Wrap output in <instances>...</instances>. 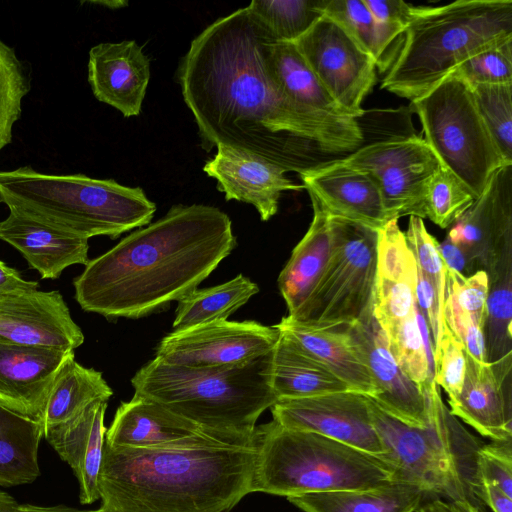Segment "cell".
<instances>
[{
  "label": "cell",
  "instance_id": "cell-36",
  "mask_svg": "<svg viewBox=\"0 0 512 512\" xmlns=\"http://www.w3.org/2000/svg\"><path fill=\"white\" fill-rule=\"evenodd\" d=\"M487 318L489 339L485 342L490 364L511 360V252L503 254L490 267Z\"/></svg>",
  "mask_w": 512,
  "mask_h": 512
},
{
  "label": "cell",
  "instance_id": "cell-45",
  "mask_svg": "<svg viewBox=\"0 0 512 512\" xmlns=\"http://www.w3.org/2000/svg\"><path fill=\"white\" fill-rule=\"evenodd\" d=\"M434 381L453 400L461 391L466 372V352L461 342L444 326L438 347L433 353Z\"/></svg>",
  "mask_w": 512,
  "mask_h": 512
},
{
  "label": "cell",
  "instance_id": "cell-46",
  "mask_svg": "<svg viewBox=\"0 0 512 512\" xmlns=\"http://www.w3.org/2000/svg\"><path fill=\"white\" fill-rule=\"evenodd\" d=\"M476 467L479 484L495 485L512 498L511 440L481 445L477 452Z\"/></svg>",
  "mask_w": 512,
  "mask_h": 512
},
{
  "label": "cell",
  "instance_id": "cell-43",
  "mask_svg": "<svg viewBox=\"0 0 512 512\" xmlns=\"http://www.w3.org/2000/svg\"><path fill=\"white\" fill-rule=\"evenodd\" d=\"M414 254L418 271L433 287L441 309L444 311L447 267L439 251V243L427 231L423 219L410 216L404 233Z\"/></svg>",
  "mask_w": 512,
  "mask_h": 512
},
{
  "label": "cell",
  "instance_id": "cell-5",
  "mask_svg": "<svg viewBox=\"0 0 512 512\" xmlns=\"http://www.w3.org/2000/svg\"><path fill=\"white\" fill-rule=\"evenodd\" d=\"M512 38L511 0H458L415 6L381 88L411 102L478 51Z\"/></svg>",
  "mask_w": 512,
  "mask_h": 512
},
{
  "label": "cell",
  "instance_id": "cell-31",
  "mask_svg": "<svg viewBox=\"0 0 512 512\" xmlns=\"http://www.w3.org/2000/svg\"><path fill=\"white\" fill-rule=\"evenodd\" d=\"M113 391L102 373L79 364L70 357L57 373L40 419L43 433L70 421L97 401H107Z\"/></svg>",
  "mask_w": 512,
  "mask_h": 512
},
{
  "label": "cell",
  "instance_id": "cell-35",
  "mask_svg": "<svg viewBox=\"0 0 512 512\" xmlns=\"http://www.w3.org/2000/svg\"><path fill=\"white\" fill-rule=\"evenodd\" d=\"M322 14L341 27L379 71L390 68L387 55L399 37L376 22L363 0H326Z\"/></svg>",
  "mask_w": 512,
  "mask_h": 512
},
{
  "label": "cell",
  "instance_id": "cell-9",
  "mask_svg": "<svg viewBox=\"0 0 512 512\" xmlns=\"http://www.w3.org/2000/svg\"><path fill=\"white\" fill-rule=\"evenodd\" d=\"M411 104L423 139L441 165L478 198L491 175L508 164L478 111L470 86L450 74Z\"/></svg>",
  "mask_w": 512,
  "mask_h": 512
},
{
  "label": "cell",
  "instance_id": "cell-3",
  "mask_svg": "<svg viewBox=\"0 0 512 512\" xmlns=\"http://www.w3.org/2000/svg\"><path fill=\"white\" fill-rule=\"evenodd\" d=\"M256 447L201 433L134 449L105 443L94 512H229L253 493Z\"/></svg>",
  "mask_w": 512,
  "mask_h": 512
},
{
  "label": "cell",
  "instance_id": "cell-1",
  "mask_svg": "<svg viewBox=\"0 0 512 512\" xmlns=\"http://www.w3.org/2000/svg\"><path fill=\"white\" fill-rule=\"evenodd\" d=\"M274 39L247 6L191 42L178 80L203 147L236 149L298 173L312 167L309 143L328 153L361 147L357 119L304 108L283 93L269 65Z\"/></svg>",
  "mask_w": 512,
  "mask_h": 512
},
{
  "label": "cell",
  "instance_id": "cell-18",
  "mask_svg": "<svg viewBox=\"0 0 512 512\" xmlns=\"http://www.w3.org/2000/svg\"><path fill=\"white\" fill-rule=\"evenodd\" d=\"M299 175L309 196L314 197L331 218L375 231L390 221L379 188L367 173L336 160L314 165Z\"/></svg>",
  "mask_w": 512,
  "mask_h": 512
},
{
  "label": "cell",
  "instance_id": "cell-44",
  "mask_svg": "<svg viewBox=\"0 0 512 512\" xmlns=\"http://www.w3.org/2000/svg\"><path fill=\"white\" fill-rule=\"evenodd\" d=\"M489 277L485 270L465 276L447 267L446 296L461 311L486 325Z\"/></svg>",
  "mask_w": 512,
  "mask_h": 512
},
{
  "label": "cell",
  "instance_id": "cell-17",
  "mask_svg": "<svg viewBox=\"0 0 512 512\" xmlns=\"http://www.w3.org/2000/svg\"><path fill=\"white\" fill-rule=\"evenodd\" d=\"M512 230V165L497 169L474 203L453 223L448 238L489 266L508 246Z\"/></svg>",
  "mask_w": 512,
  "mask_h": 512
},
{
  "label": "cell",
  "instance_id": "cell-33",
  "mask_svg": "<svg viewBox=\"0 0 512 512\" xmlns=\"http://www.w3.org/2000/svg\"><path fill=\"white\" fill-rule=\"evenodd\" d=\"M268 58L275 81L293 102L313 111L349 117L324 89L293 42L274 39Z\"/></svg>",
  "mask_w": 512,
  "mask_h": 512
},
{
  "label": "cell",
  "instance_id": "cell-34",
  "mask_svg": "<svg viewBox=\"0 0 512 512\" xmlns=\"http://www.w3.org/2000/svg\"><path fill=\"white\" fill-rule=\"evenodd\" d=\"M258 292V285L242 274L213 287L197 288L178 301L173 328L182 330L216 320H227Z\"/></svg>",
  "mask_w": 512,
  "mask_h": 512
},
{
  "label": "cell",
  "instance_id": "cell-21",
  "mask_svg": "<svg viewBox=\"0 0 512 512\" xmlns=\"http://www.w3.org/2000/svg\"><path fill=\"white\" fill-rule=\"evenodd\" d=\"M203 171L217 180V188L226 200L253 205L263 221L278 211L281 193L305 189L286 177L282 167L255 155L228 147H217L215 156Z\"/></svg>",
  "mask_w": 512,
  "mask_h": 512
},
{
  "label": "cell",
  "instance_id": "cell-54",
  "mask_svg": "<svg viewBox=\"0 0 512 512\" xmlns=\"http://www.w3.org/2000/svg\"><path fill=\"white\" fill-rule=\"evenodd\" d=\"M10 512H94L93 510H78L64 505L38 506L33 504L13 503Z\"/></svg>",
  "mask_w": 512,
  "mask_h": 512
},
{
  "label": "cell",
  "instance_id": "cell-53",
  "mask_svg": "<svg viewBox=\"0 0 512 512\" xmlns=\"http://www.w3.org/2000/svg\"><path fill=\"white\" fill-rule=\"evenodd\" d=\"M438 247L446 267L463 274L469 263L465 253L448 237Z\"/></svg>",
  "mask_w": 512,
  "mask_h": 512
},
{
  "label": "cell",
  "instance_id": "cell-24",
  "mask_svg": "<svg viewBox=\"0 0 512 512\" xmlns=\"http://www.w3.org/2000/svg\"><path fill=\"white\" fill-rule=\"evenodd\" d=\"M107 404V401L94 402L75 418L43 433L77 478L81 504L100 499L98 479L107 431L104 424Z\"/></svg>",
  "mask_w": 512,
  "mask_h": 512
},
{
  "label": "cell",
  "instance_id": "cell-12",
  "mask_svg": "<svg viewBox=\"0 0 512 512\" xmlns=\"http://www.w3.org/2000/svg\"><path fill=\"white\" fill-rule=\"evenodd\" d=\"M293 43L324 89L347 115L355 119L364 115L363 100L377 80L374 60L324 15Z\"/></svg>",
  "mask_w": 512,
  "mask_h": 512
},
{
  "label": "cell",
  "instance_id": "cell-29",
  "mask_svg": "<svg viewBox=\"0 0 512 512\" xmlns=\"http://www.w3.org/2000/svg\"><path fill=\"white\" fill-rule=\"evenodd\" d=\"M429 496L418 485L393 480L362 489H346L288 497L304 512H415Z\"/></svg>",
  "mask_w": 512,
  "mask_h": 512
},
{
  "label": "cell",
  "instance_id": "cell-14",
  "mask_svg": "<svg viewBox=\"0 0 512 512\" xmlns=\"http://www.w3.org/2000/svg\"><path fill=\"white\" fill-rule=\"evenodd\" d=\"M280 426L313 432L383 460L386 451L374 427L369 398L343 391L298 399H278L270 408Z\"/></svg>",
  "mask_w": 512,
  "mask_h": 512
},
{
  "label": "cell",
  "instance_id": "cell-47",
  "mask_svg": "<svg viewBox=\"0 0 512 512\" xmlns=\"http://www.w3.org/2000/svg\"><path fill=\"white\" fill-rule=\"evenodd\" d=\"M444 322L461 342L468 356L479 363H486L485 326L445 299Z\"/></svg>",
  "mask_w": 512,
  "mask_h": 512
},
{
  "label": "cell",
  "instance_id": "cell-30",
  "mask_svg": "<svg viewBox=\"0 0 512 512\" xmlns=\"http://www.w3.org/2000/svg\"><path fill=\"white\" fill-rule=\"evenodd\" d=\"M271 386L277 400L350 390L326 366L281 334L273 352Z\"/></svg>",
  "mask_w": 512,
  "mask_h": 512
},
{
  "label": "cell",
  "instance_id": "cell-52",
  "mask_svg": "<svg viewBox=\"0 0 512 512\" xmlns=\"http://www.w3.org/2000/svg\"><path fill=\"white\" fill-rule=\"evenodd\" d=\"M478 498L493 512H512V498L495 485L480 483Z\"/></svg>",
  "mask_w": 512,
  "mask_h": 512
},
{
  "label": "cell",
  "instance_id": "cell-42",
  "mask_svg": "<svg viewBox=\"0 0 512 512\" xmlns=\"http://www.w3.org/2000/svg\"><path fill=\"white\" fill-rule=\"evenodd\" d=\"M451 75L469 86L512 83V38L478 51L461 63Z\"/></svg>",
  "mask_w": 512,
  "mask_h": 512
},
{
  "label": "cell",
  "instance_id": "cell-40",
  "mask_svg": "<svg viewBox=\"0 0 512 512\" xmlns=\"http://www.w3.org/2000/svg\"><path fill=\"white\" fill-rule=\"evenodd\" d=\"M470 88L500 154L512 165V83L478 84Z\"/></svg>",
  "mask_w": 512,
  "mask_h": 512
},
{
  "label": "cell",
  "instance_id": "cell-41",
  "mask_svg": "<svg viewBox=\"0 0 512 512\" xmlns=\"http://www.w3.org/2000/svg\"><path fill=\"white\" fill-rule=\"evenodd\" d=\"M477 197L452 172L441 166L430 180L425 200L426 218L447 228L474 203Z\"/></svg>",
  "mask_w": 512,
  "mask_h": 512
},
{
  "label": "cell",
  "instance_id": "cell-22",
  "mask_svg": "<svg viewBox=\"0 0 512 512\" xmlns=\"http://www.w3.org/2000/svg\"><path fill=\"white\" fill-rule=\"evenodd\" d=\"M149 80V59L135 41L100 43L90 49L88 82L95 98L125 117L140 114Z\"/></svg>",
  "mask_w": 512,
  "mask_h": 512
},
{
  "label": "cell",
  "instance_id": "cell-48",
  "mask_svg": "<svg viewBox=\"0 0 512 512\" xmlns=\"http://www.w3.org/2000/svg\"><path fill=\"white\" fill-rule=\"evenodd\" d=\"M416 293L419 310L422 314H425L424 318L429 327L434 353V350L438 347L445 326L443 310L441 309L435 290L419 271Z\"/></svg>",
  "mask_w": 512,
  "mask_h": 512
},
{
  "label": "cell",
  "instance_id": "cell-6",
  "mask_svg": "<svg viewBox=\"0 0 512 512\" xmlns=\"http://www.w3.org/2000/svg\"><path fill=\"white\" fill-rule=\"evenodd\" d=\"M0 202L10 211L85 237L116 238L150 224L156 205L139 187L31 167L0 172Z\"/></svg>",
  "mask_w": 512,
  "mask_h": 512
},
{
  "label": "cell",
  "instance_id": "cell-50",
  "mask_svg": "<svg viewBox=\"0 0 512 512\" xmlns=\"http://www.w3.org/2000/svg\"><path fill=\"white\" fill-rule=\"evenodd\" d=\"M35 289H38V282L23 279L16 269L0 260V296Z\"/></svg>",
  "mask_w": 512,
  "mask_h": 512
},
{
  "label": "cell",
  "instance_id": "cell-4",
  "mask_svg": "<svg viewBox=\"0 0 512 512\" xmlns=\"http://www.w3.org/2000/svg\"><path fill=\"white\" fill-rule=\"evenodd\" d=\"M273 352L221 367L172 365L154 357L131 384L135 395L159 403L219 440L252 446L257 420L277 401L271 386Z\"/></svg>",
  "mask_w": 512,
  "mask_h": 512
},
{
  "label": "cell",
  "instance_id": "cell-32",
  "mask_svg": "<svg viewBox=\"0 0 512 512\" xmlns=\"http://www.w3.org/2000/svg\"><path fill=\"white\" fill-rule=\"evenodd\" d=\"M40 422L0 403V486L34 482L40 476Z\"/></svg>",
  "mask_w": 512,
  "mask_h": 512
},
{
  "label": "cell",
  "instance_id": "cell-10",
  "mask_svg": "<svg viewBox=\"0 0 512 512\" xmlns=\"http://www.w3.org/2000/svg\"><path fill=\"white\" fill-rule=\"evenodd\" d=\"M332 249L308 297L291 319L321 326H349L373 314L377 231L331 218Z\"/></svg>",
  "mask_w": 512,
  "mask_h": 512
},
{
  "label": "cell",
  "instance_id": "cell-39",
  "mask_svg": "<svg viewBox=\"0 0 512 512\" xmlns=\"http://www.w3.org/2000/svg\"><path fill=\"white\" fill-rule=\"evenodd\" d=\"M30 79L15 51L0 39V152L11 143Z\"/></svg>",
  "mask_w": 512,
  "mask_h": 512
},
{
  "label": "cell",
  "instance_id": "cell-19",
  "mask_svg": "<svg viewBox=\"0 0 512 512\" xmlns=\"http://www.w3.org/2000/svg\"><path fill=\"white\" fill-rule=\"evenodd\" d=\"M377 234L373 315L386 333L417 310L418 268L398 219L387 222Z\"/></svg>",
  "mask_w": 512,
  "mask_h": 512
},
{
  "label": "cell",
  "instance_id": "cell-27",
  "mask_svg": "<svg viewBox=\"0 0 512 512\" xmlns=\"http://www.w3.org/2000/svg\"><path fill=\"white\" fill-rule=\"evenodd\" d=\"M203 432L159 403L134 394L117 408L106 431L105 443L112 447L146 449L178 444Z\"/></svg>",
  "mask_w": 512,
  "mask_h": 512
},
{
  "label": "cell",
  "instance_id": "cell-55",
  "mask_svg": "<svg viewBox=\"0 0 512 512\" xmlns=\"http://www.w3.org/2000/svg\"><path fill=\"white\" fill-rule=\"evenodd\" d=\"M15 499L3 490H0V512H10Z\"/></svg>",
  "mask_w": 512,
  "mask_h": 512
},
{
  "label": "cell",
  "instance_id": "cell-8",
  "mask_svg": "<svg viewBox=\"0 0 512 512\" xmlns=\"http://www.w3.org/2000/svg\"><path fill=\"white\" fill-rule=\"evenodd\" d=\"M254 492L286 498L375 487L396 480L384 460L325 436L287 429L275 421L256 426Z\"/></svg>",
  "mask_w": 512,
  "mask_h": 512
},
{
  "label": "cell",
  "instance_id": "cell-26",
  "mask_svg": "<svg viewBox=\"0 0 512 512\" xmlns=\"http://www.w3.org/2000/svg\"><path fill=\"white\" fill-rule=\"evenodd\" d=\"M274 327L302 351L326 366L350 390L370 398L374 396L372 377L348 332V326H321L286 316Z\"/></svg>",
  "mask_w": 512,
  "mask_h": 512
},
{
  "label": "cell",
  "instance_id": "cell-13",
  "mask_svg": "<svg viewBox=\"0 0 512 512\" xmlns=\"http://www.w3.org/2000/svg\"><path fill=\"white\" fill-rule=\"evenodd\" d=\"M279 337L274 326L256 321L216 320L167 334L155 358L187 367L241 365L273 351Z\"/></svg>",
  "mask_w": 512,
  "mask_h": 512
},
{
  "label": "cell",
  "instance_id": "cell-37",
  "mask_svg": "<svg viewBox=\"0 0 512 512\" xmlns=\"http://www.w3.org/2000/svg\"><path fill=\"white\" fill-rule=\"evenodd\" d=\"M326 0H253L248 7L279 40L294 42L323 14Z\"/></svg>",
  "mask_w": 512,
  "mask_h": 512
},
{
  "label": "cell",
  "instance_id": "cell-23",
  "mask_svg": "<svg viewBox=\"0 0 512 512\" xmlns=\"http://www.w3.org/2000/svg\"><path fill=\"white\" fill-rule=\"evenodd\" d=\"M0 240L17 249L42 279H57L67 267L89 262L87 238L12 211L0 221Z\"/></svg>",
  "mask_w": 512,
  "mask_h": 512
},
{
  "label": "cell",
  "instance_id": "cell-11",
  "mask_svg": "<svg viewBox=\"0 0 512 512\" xmlns=\"http://www.w3.org/2000/svg\"><path fill=\"white\" fill-rule=\"evenodd\" d=\"M338 161L374 180L390 220L408 215L426 218L427 187L442 165L423 138L378 141Z\"/></svg>",
  "mask_w": 512,
  "mask_h": 512
},
{
  "label": "cell",
  "instance_id": "cell-16",
  "mask_svg": "<svg viewBox=\"0 0 512 512\" xmlns=\"http://www.w3.org/2000/svg\"><path fill=\"white\" fill-rule=\"evenodd\" d=\"M347 328L372 377L375 394L371 399L396 419L425 426L429 420L426 394L396 363L374 315Z\"/></svg>",
  "mask_w": 512,
  "mask_h": 512
},
{
  "label": "cell",
  "instance_id": "cell-38",
  "mask_svg": "<svg viewBox=\"0 0 512 512\" xmlns=\"http://www.w3.org/2000/svg\"><path fill=\"white\" fill-rule=\"evenodd\" d=\"M417 310L385 333L389 349L402 371L423 391L434 380L433 354L426 349Z\"/></svg>",
  "mask_w": 512,
  "mask_h": 512
},
{
  "label": "cell",
  "instance_id": "cell-28",
  "mask_svg": "<svg viewBox=\"0 0 512 512\" xmlns=\"http://www.w3.org/2000/svg\"><path fill=\"white\" fill-rule=\"evenodd\" d=\"M310 199L312 222L277 279L290 317L298 311L317 283L332 249L330 216L314 197L310 196Z\"/></svg>",
  "mask_w": 512,
  "mask_h": 512
},
{
  "label": "cell",
  "instance_id": "cell-51",
  "mask_svg": "<svg viewBox=\"0 0 512 512\" xmlns=\"http://www.w3.org/2000/svg\"><path fill=\"white\" fill-rule=\"evenodd\" d=\"M418 512H482L480 506L469 500H449L432 497L430 501L422 503Z\"/></svg>",
  "mask_w": 512,
  "mask_h": 512
},
{
  "label": "cell",
  "instance_id": "cell-2",
  "mask_svg": "<svg viewBox=\"0 0 512 512\" xmlns=\"http://www.w3.org/2000/svg\"><path fill=\"white\" fill-rule=\"evenodd\" d=\"M236 245L220 209L175 205L89 260L73 280L75 299L107 319L148 316L197 289Z\"/></svg>",
  "mask_w": 512,
  "mask_h": 512
},
{
  "label": "cell",
  "instance_id": "cell-15",
  "mask_svg": "<svg viewBox=\"0 0 512 512\" xmlns=\"http://www.w3.org/2000/svg\"><path fill=\"white\" fill-rule=\"evenodd\" d=\"M83 342L82 330L58 291L0 296V343L75 350Z\"/></svg>",
  "mask_w": 512,
  "mask_h": 512
},
{
  "label": "cell",
  "instance_id": "cell-49",
  "mask_svg": "<svg viewBox=\"0 0 512 512\" xmlns=\"http://www.w3.org/2000/svg\"><path fill=\"white\" fill-rule=\"evenodd\" d=\"M373 18L380 24L404 34L415 6L402 0H363Z\"/></svg>",
  "mask_w": 512,
  "mask_h": 512
},
{
  "label": "cell",
  "instance_id": "cell-20",
  "mask_svg": "<svg viewBox=\"0 0 512 512\" xmlns=\"http://www.w3.org/2000/svg\"><path fill=\"white\" fill-rule=\"evenodd\" d=\"M74 350L0 343V403L40 421L52 383Z\"/></svg>",
  "mask_w": 512,
  "mask_h": 512
},
{
  "label": "cell",
  "instance_id": "cell-25",
  "mask_svg": "<svg viewBox=\"0 0 512 512\" xmlns=\"http://www.w3.org/2000/svg\"><path fill=\"white\" fill-rule=\"evenodd\" d=\"M509 376L466 353L464 381L458 396L448 401L450 412L493 441L511 440V397L504 384Z\"/></svg>",
  "mask_w": 512,
  "mask_h": 512
},
{
  "label": "cell",
  "instance_id": "cell-7",
  "mask_svg": "<svg viewBox=\"0 0 512 512\" xmlns=\"http://www.w3.org/2000/svg\"><path fill=\"white\" fill-rule=\"evenodd\" d=\"M429 420L406 424L382 410L369 396L374 427L386 451L383 458L396 480L421 487L429 496L469 500L480 506L476 459L481 443L445 406L434 380L424 388Z\"/></svg>",
  "mask_w": 512,
  "mask_h": 512
}]
</instances>
